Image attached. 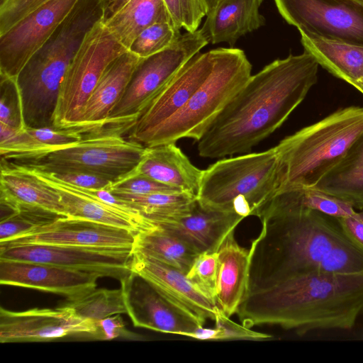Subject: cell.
Returning <instances> with one entry per match:
<instances>
[{"instance_id": "6da1fadb", "label": "cell", "mask_w": 363, "mask_h": 363, "mask_svg": "<svg viewBox=\"0 0 363 363\" xmlns=\"http://www.w3.org/2000/svg\"><path fill=\"white\" fill-rule=\"evenodd\" d=\"M319 64L304 50L251 75L198 141L205 158L248 153L288 118L318 82Z\"/></svg>"}, {"instance_id": "7a4b0ae2", "label": "cell", "mask_w": 363, "mask_h": 363, "mask_svg": "<svg viewBox=\"0 0 363 363\" xmlns=\"http://www.w3.org/2000/svg\"><path fill=\"white\" fill-rule=\"evenodd\" d=\"M252 242L249 290L313 272H363V247L338 218L301 208L260 220Z\"/></svg>"}, {"instance_id": "3957f363", "label": "cell", "mask_w": 363, "mask_h": 363, "mask_svg": "<svg viewBox=\"0 0 363 363\" xmlns=\"http://www.w3.org/2000/svg\"><path fill=\"white\" fill-rule=\"evenodd\" d=\"M242 325H272L299 335L350 330L363 315V272H313L249 290L237 313Z\"/></svg>"}, {"instance_id": "277c9868", "label": "cell", "mask_w": 363, "mask_h": 363, "mask_svg": "<svg viewBox=\"0 0 363 363\" xmlns=\"http://www.w3.org/2000/svg\"><path fill=\"white\" fill-rule=\"evenodd\" d=\"M362 133L363 107L349 106L284 138L276 146L281 166L277 193L315 186Z\"/></svg>"}, {"instance_id": "5b68a950", "label": "cell", "mask_w": 363, "mask_h": 363, "mask_svg": "<svg viewBox=\"0 0 363 363\" xmlns=\"http://www.w3.org/2000/svg\"><path fill=\"white\" fill-rule=\"evenodd\" d=\"M281 166L275 147L220 160L203 170L197 199L203 206L257 216L277 192Z\"/></svg>"}, {"instance_id": "8992f818", "label": "cell", "mask_w": 363, "mask_h": 363, "mask_svg": "<svg viewBox=\"0 0 363 363\" xmlns=\"http://www.w3.org/2000/svg\"><path fill=\"white\" fill-rule=\"evenodd\" d=\"M252 65L244 51L219 48L213 69L186 105L143 142L145 147L176 143L182 138L198 142L225 106L251 77Z\"/></svg>"}, {"instance_id": "52a82bcc", "label": "cell", "mask_w": 363, "mask_h": 363, "mask_svg": "<svg viewBox=\"0 0 363 363\" xmlns=\"http://www.w3.org/2000/svg\"><path fill=\"white\" fill-rule=\"evenodd\" d=\"M136 120L133 117L108 125L77 143L26 163H33L45 169L88 172L113 182L134 169L145 152V146L123 137Z\"/></svg>"}, {"instance_id": "ba28073f", "label": "cell", "mask_w": 363, "mask_h": 363, "mask_svg": "<svg viewBox=\"0 0 363 363\" xmlns=\"http://www.w3.org/2000/svg\"><path fill=\"white\" fill-rule=\"evenodd\" d=\"M102 21L87 33L61 84L53 126L82 124L85 105L108 65L126 52Z\"/></svg>"}, {"instance_id": "9c48e42d", "label": "cell", "mask_w": 363, "mask_h": 363, "mask_svg": "<svg viewBox=\"0 0 363 363\" xmlns=\"http://www.w3.org/2000/svg\"><path fill=\"white\" fill-rule=\"evenodd\" d=\"M208 43L199 29L182 34L167 48L140 58L109 118H138L151 100Z\"/></svg>"}, {"instance_id": "30bf717a", "label": "cell", "mask_w": 363, "mask_h": 363, "mask_svg": "<svg viewBox=\"0 0 363 363\" xmlns=\"http://www.w3.org/2000/svg\"><path fill=\"white\" fill-rule=\"evenodd\" d=\"M300 33L363 47V4L354 0H274Z\"/></svg>"}, {"instance_id": "8fae6325", "label": "cell", "mask_w": 363, "mask_h": 363, "mask_svg": "<svg viewBox=\"0 0 363 363\" xmlns=\"http://www.w3.org/2000/svg\"><path fill=\"white\" fill-rule=\"evenodd\" d=\"M132 249L29 244L0 247V259L52 264L120 281L131 271Z\"/></svg>"}, {"instance_id": "7c38bea8", "label": "cell", "mask_w": 363, "mask_h": 363, "mask_svg": "<svg viewBox=\"0 0 363 363\" xmlns=\"http://www.w3.org/2000/svg\"><path fill=\"white\" fill-rule=\"evenodd\" d=\"M96 323L79 315L66 303L55 308L13 311L0 308V342H45L67 336L95 339Z\"/></svg>"}, {"instance_id": "4fadbf2b", "label": "cell", "mask_w": 363, "mask_h": 363, "mask_svg": "<svg viewBox=\"0 0 363 363\" xmlns=\"http://www.w3.org/2000/svg\"><path fill=\"white\" fill-rule=\"evenodd\" d=\"M79 0H50L0 35V74L16 77Z\"/></svg>"}, {"instance_id": "5bb4252c", "label": "cell", "mask_w": 363, "mask_h": 363, "mask_svg": "<svg viewBox=\"0 0 363 363\" xmlns=\"http://www.w3.org/2000/svg\"><path fill=\"white\" fill-rule=\"evenodd\" d=\"M217 48L191 57L151 100L129 130L128 138L142 145L159 126L177 113L211 74Z\"/></svg>"}, {"instance_id": "9a60e30c", "label": "cell", "mask_w": 363, "mask_h": 363, "mask_svg": "<svg viewBox=\"0 0 363 363\" xmlns=\"http://www.w3.org/2000/svg\"><path fill=\"white\" fill-rule=\"evenodd\" d=\"M137 233L87 220L62 217L0 242V247L38 244L96 247L133 248Z\"/></svg>"}, {"instance_id": "2e32d148", "label": "cell", "mask_w": 363, "mask_h": 363, "mask_svg": "<svg viewBox=\"0 0 363 363\" xmlns=\"http://www.w3.org/2000/svg\"><path fill=\"white\" fill-rule=\"evenodd\" d=\"M127 314L135 327L189 337L198 328L145 279L130 271L120 280Z\"/></svg>"}, {"instance_id": "e0dca14e", "label": "cell", "mask_w": 363, "mask_h": 363, "mask_svg": "<svg viewBox=\"0 0 363 363\" xmlns=\"http://www.w3.org/2000/svg\"><path fill=\"white\" fill-rule=\"evenodd\" d=\"M96 273L52 264L0 259V284L52 293L69 301L80 298L97 286Z\"/></svg>"}, {"instance_id": "ac0fdd59", "label": "cell", "mask_w": 363, "mask_h": 363, "mask_svg": "<svg viewBox=\"0 0 363 363\" xmlns=\"http://www.w3.org/2000/svg\"><path fill=\"white\" fill-rule=\"evenodd\" d=\"M130 270L148 281L170 303L203 326L215 318L216 305L179 270L152 257L133 250Z\"/></svg>"}, {"instance_id": "d6986e66", "label": "cell", "mask_w": 363, "mask_h": 363, "mask_svg": "<svg viewBox=\"0 0 363 363\" xmlns=\"http://www.w3.org/2000/svg\"><path fill=\"white\" fill-rule=\"evenodd\" d=\"M16 163L59 193L67 217L124 228L136 233L156 225L133 208L111 205L73 189L52 173L32 163Z\"/></svg>"}, {"instance_id": "ffe728a7", "label": "cell", "mask_w": 363, "mask_h": 363, "mask_svg": "<svg viewBox=\"0 0 363 363\" xmlns=\"http://www.w3.org/2000/svg\"><path fill=\"white\" fill-rule=\"evenodd\" d=\"M244 218L234 212L205 206L196 199L188 215L174 222L156 225L186 242L199 254L211 253L218 251Z\"/></svg>"}, {"instance_id": "44dd1931", "label": "cell", "mask_w": 363, "mask_h": 363, "mask_svg": "<svg viewBox=\"0 0 363 363\" xmlns=\"http://www.w3.org/2000/svg\"><path fill=\"white\" fill-rule=\"evenodd\" d=\"M108 125L111 124L82 123L69 128H26L0 144L1 159L20 163L31 162L77 143Z\"/></svg>"}, {"instance_id": "7402d4cb", "label": "cell", "mask_w": 363, "mask_h": 363, "mask_svg": "<svg viewBox=\"0 0 363 363\" xmlns=\"http://www.w3.org/2000/svg\"><path fill=\"white\" fill-rule=\"evenodd\" d=\"M218 270L216 306L230 317L249 291L251 253L238 244L235 230L221 243L218 251Z\"/></svg>"}, {"instance_id": "603a6c76", "label": "cell", "mask_w": 363, "mask_h": 363, "mask_svg": "<svg viewBox=\"0 0 363 363\" xmlns=\"http://www.w3.org/2000/svg\"><path fill=\"white\" fill-rule=\"evenodd\" d=\"M132 171L196 196L203 172L175 143L145 147L140 162Z\"/></svg>"}, {"instance_id": "cb8c5ba5", "label": "cell", "mask_w": 363, "mask_h": 363, "mask_svg": "<svg viewBox=\"0 0 363 363\" xmlns=\"http://www.w3.org/2000/svg\"><path fill=\"white\" fill-rule=\"evenodd\" d=\"M263 0H222L206 15L201 28L212 44L226 43L233 46L242 36L265 23L259 13Z\"/></svg>"}, {"instance_id": "d4e9b609", "label": "cell", "mask_w": 363, "mask_h": 363, "mask_svg": "<svg viewBox=\"0 0 363 363\" xmlns=\"http://www.w3.org/2000/svg\"><path fill=\"white\" fill-rule=\"evenodd\" d=\"M140 60L127 50L108 65L85 105L82 123L111 124L129 118L112 119L109 116L122 97Z\"/></svg>"}, {"instance_id": "484cf974", "label": "cell", "mask_w": 363, "mask_h": 363, "mask_svg": "<svg viewBox=\"0 0 363 363\" xmlns=\"http://www.w3.org/2000/svg\"><path fill=\"white\" fill-rule=\"evenodd\" d=\"M0 194L18 206L43 208L67 217L59 193L13 161L1 159Z\"/></svg>"}, {"instance_id": "4316f807", "label": "cell", "mask_w": 363, "mask_h": 363, "mask_svg": "<svg viewBox=\"0 0 363 363\" xmlns=\"http://www.w3.org/2000/svg\"><path fill=\"white\" fill-rule=\"evenodd\" d=\"M363 209V133L342 160L313 188Z\"/></svg>"}, {"instance_id": "83f0119b", "label": "cell", "mask_w": 363, "mask_h": 363, "mask_svg": "<svg viewBox=\"0 0 363 363\" xmlns=\"http://www.w3.org/2000/svg\"><path fill=\"white\" fill-rule=\"evenodd\" d=\"M301 34L304 50L320 66L352 86L363 74V47L318 36Z\"/></svg>"}, {"instance_id": "f1b7e54d", "label": "cell", "mask_w": 363, "mask_h": 363, "mask_svg": "<svg viewBox=\"0 0 363 363\" xmlns=\"http://www.w3.org/2000/svg\"><path fill=\"white\" fill-rule=\"evenodd\" d=\"M163 21L172 23L163 0H130L115 14L102 22L113 37L128 50L135 39L145 29Z\"/></svg>"}, {"instance_id": "f546056e", "label": "cell", "mask_w": 363, "mask_h": 363, "mask_svg": "<svg viewBox=\"0 0 363 363\" xmlns=\"http://www.w3.org/2000/svg\"><path fill=\"white\" fill-rule=\"evenodd\" d=\"M306 208L335 218H343L357 211L349 203L314 189H297L277 193L261 209V220L271 216Z\"/></svg>"}, {"instance_id": "4dcf8cb0", "label": "cell", "mask_w": 363, "mask_h": 363, "mask_svg": "<svg viewBox=\"0 0 363 363\" xmlns=\"http://www.w3.org/2000/svg\"><path fill=\"white\" fill-rule=\"evenodd\" d=\"M111 192L154 224L174 222L188 215L197 199L196 196L186 192L150 194Z\"/></svg>"}, {"instance_id": "1f68e13d", "label": "cell", "mask_w": 363, "mask_h": 363, "mask_svg": "<svg viewBox=\"0 0 363 363\" xmlns=\"http://www.w3.org/2000/svg\"><path fill=\"white\" fill-rule=\"evenodd\" d=\"M133 250L152 257L185 274L199 255L186 242L157 225L135 235Z\"/></svg>"}, {"instance_id": "d6a6232c", "label": "cell", "mask_w": 363, "mask_h": 363, "mask_svg": "<svg viewBox=\"0 0 363 363\" xmlns=\"http://www.w3.org/2000/svg\"><path fill=\"white\" fill-rule=\"evenodd\" d=\"M81 317L94 323L106 317L127 313L122 289H95L86 296L67 303Z\"/></svg>"}, {"instance_id": "836d02e7", "label": "cell", "mask_w": 363, "mask_h": 363, "mask_svg": "<svg viewBox=\"0 0 363 363\" xmlns=\"http://www.w3.org/2000/svg\"><path fill=\"white\" fill-rule=\"evenodd\" d=\"M58 214L41 208L19 206V211L0 222V242L29 232L39 226L62 218Z\"/></svg>"}, {"instance_id": "e575fe53", "label": "cell", "mask_w": 363, "mask_h": 363, "mask_svg": "<svg viewBox=\"0 0 363 363\" xmlns=\"http://www.w3.org/2000/svg\"><path fill=\"white\" fill-rule=\"evenodd\" d=\"M181 35L180 30L169 21L156 23L145 29L128 50L140 58L147 57L167 48Z\"/></svg>"}, {"instance_id": "d590c367", "label": "cell", "mask_w": 363, "mask_h": 363, "mask_svg": "<svg viewBox=\"0 0 363 363\" xmlns=\"http://www.w3.org/2000/svg\"><path fill=\"white\" fill-rule=\"evenodd\" d=\"M0 123L21 131L26 125L16 77L0 74Z\"/></svg>"}, {"instance_id": "8d00e7d4", "label": "cell", "mask_w": 363, "mask_h": 363, "mask_svg": "<svg viewBox=\"0 0 363 363\" xmlns=\"http://www.w3.org/2000/svg\"><path fill=\"white\" fill-rule=\"evenodd\" d=\"M218 270V252H203L197 256L186 274L190 281L214 303L217 293Z\"/></svg>"}, {"instance_id": "74e56055", "label": "cell", "mask_w": 363, "mask_h": 363, "mask_svg": "<svg viewBox=\"0 0 363 363\" xmlns=\"http://www.w3.org/2000/svg\"><path fill=\"white\" fill-rule=\"evenodd\" d=\"M173 25L194 32L208 14L204 0H163Z\"/></svg>"}, {"instance_id": "f35d334b", "label": "cell", "mask_w": 363, "mask_h": 363, "mask_svg": "<svg viewBox=\"0 0 363 363\" xmlns=\"http://www.w3.org/2000/svg\"><path fill=\"white\" fill-rule=\"evenodd\" d=\"M107 189L110 191H120L135 194L184 192L144 175L135 173L133 171L122 178L112 182Z\"/></svg>"}, {"instance_id": "ab89813d", "label": "cell", "mask_w": 363, "mask_h": 363, "mask_svg": "<svg viewBox=\"0 0 363 363\" xmlns=\"http://www.w3.org/2000/svg\"><path fill=\"white\" fill-rule=\"evenodd\" d=\"M214 320L217 331L216 340H265L272 337L269 334L257 332L235 323L217 307H216Z\"/></svg>"}, {"instance_id": "60d3db41", "label": "cell", "mask_w": 363, "mask_h": 363, "mask_svg": "<svg viewBox=\"0 0 363 363\" xmlns=\"http://www.w3.org/2000/svg\"><path fill=\"white\" fill-rule=\"evenodd\" d=\"M50 0H5L0 4V35Z\"/></svg>"}, {"instance_id": "b9f144b4", "label": "cell", "mask_w": 363, "mask_h": 363, "mask_svg": "<svg viewBox=\"0 0 363 363\" xmlns=\"http://www.w3.org/2000/svg\"><path fill=\"white\" fill-rule=\"evenodd\" d=\"M42 169L52 173L54 176L65 182L84 188L105 189L109 187L113 182L105 177L81 170L70 169Z\"/></svg>"}, {"instance_id": "7bdbcfd3", "label": "cell", "mask_w": 363, "mask_h": 363, "mask_svg": "<svg viewBox=\"0 0 363 363\" xmlns=\"http://www.w3.org/2000/svg\"><path fill=\"white\" fill-rule=\"evenodd\" d=\"M96 334L95 339L111 340L118 337L125 338H137L125 328V323L120 314L113 315L95 323Z\"/></svg>"}, {"instance_id": "ee69618b", "label": "cell", "mask_w": 363, "mask_h": 363, "mask_svg": "<svg viewBox=\"0 0 363 363\" xmlns=\"http://www.w3.org/2000/svg\"><path fill=\"white\" fill-rule=\"evenodd\" d=\"M345 232L358 244L363 247V222L357 212L343 218H337Z\"/></svg>"}, {"instance_id": "f6af8a7d", "label": "cell", "mask_w": 363, "mask_h": 363, "mask_svg": "<svg viewBox=\"0 0 363 363\" xmlns=\"http://www.w3.org/2000/svg\"><path fill=\"white\" fill-rule=\"evenodd\" d=\"M101 3L104 11L103 21L107 20L117 11H118L123 6H125L130 0H99Z\"/></svg>"}, {"instance_id": "bcb514c9", "label": "cell", "mask_w": 363, "mask_h": 363, "mask_svg": "<svg viewBox=\"0 0 363 363\" xmlns=\"http://www.w3.org/2000/svg\"><path fill=\"white\" fill-rule=\"evenodd\" d=\"M217 331L216 328H198L189 337L199 340H216Z\"/></svg>"}, {"instance_id": "7dc6e473", "label": "cell", "mask_w": 363, "mask_h": 363, "mask_svg": "<svg viewBox=\"0 0 363 363\" xmlns=\"http://www.w3.org/2000/svg\"><path fill=\"white\" fill-rule=\"evenodd\" d=\"M205 3L206 4V6L208 8V11H211L212 9H213L220 1L222 0H204Z\"/></svg>"}, {"instance_id": "c3c4849f", "label": "cell", "mask_w": 363, "mask_h": 363, "mask_svg": "<svg viewBox=\"0 0 363 363\" xmlns=\"http://www.w3.org/2000/svg\"><path fill=\"white\" fill-rule=\"evenodd\" d=\"M352 86L363 94V74Z\"/></svg>"}, {"instance_id": "681fc988", "label": "cell", "mask_w": 363, "mask_h": 363, "mask_svg": "<svg viewBox=\"0 0 363 363\" xmlns=\"http://www.w3.org/2000/svg\"><path fill=\"white\" fill-rule=\"evenodd\" d=\"M357 216L360 218V220L363 222V211L360 212H357Z\"/></svg>"}, {"instance_id": "f907efd6", "label": "cell", "mask_w": 363, "mask_h": 363, "mask_svg": "<svg viewBox=\"0 0 363 363\" xmlns=\"http://www.w3.org/2000/svg\"><path fill=\"white\" fill-rule=\"evenodd\" d=\"M354 1H356L363 4V0H354Z\"/></svg>"}, {"instance_id": "816d5d0a", "label": "cell", "mask_w": 363, "mask_h": 363, "mask_svg": "<svg viewBox=\"0 0 363 363\" xmlns=\"http://www.w3.org/2000/svg\"><path fill=\"white\" fill-rule=\"evenodd\" d=\"M5 1V0H0V4H3Z\"/></svg>"}]
</instances>
